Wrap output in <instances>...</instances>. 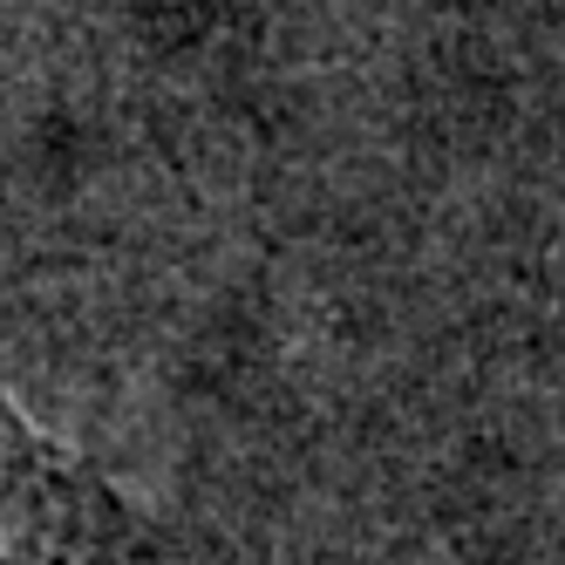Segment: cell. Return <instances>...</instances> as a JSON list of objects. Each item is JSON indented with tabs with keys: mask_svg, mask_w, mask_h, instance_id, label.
I'll return each instance as SVG.
<instances>
[{
	"mask_svg": "<svg viewBox=\"0 0 565 565\" xmlns=\"http://www.w3.org/2000/svg\"><path fill=\"white\" fill-rule=\"evenodd\" d=\"M0 565H164L137 511L0 388Z\"/></svg>",
	"mask_w": 565,
	"mask_h": 565,
	"instance_id": "1",
	"label": "cell"
}]
</instances>
